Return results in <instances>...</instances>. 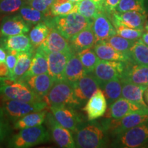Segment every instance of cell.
Masks as SVG:
<instances>
[{
    "label": "cell",
    "mask_w": 148,
    "mask_h": 148,
    "mask_svg": "<svg viewBox=\"0 0 148 148\" xmlns=\"http://www.w3.org/2000/svg\"><path fill=\"white\" fill-rule=\"evenodd\" d=\"M83 123L74 133L75 147L79 148L106 147L109 144L110 135L101 122L95 120Z\"/></svg>",
    "instance_id": "cell-1"
},
{
    "label": "cell",
    "mask_w": 148,
    "mask_h": 148,
    "mask_svg": "<svg viewBox=\"0 0 148 148\" xmlns=\"http://www.w3.org/2000/svg\"><path fill=\"white\" fill-rule=\"evenodd\" d=\"M44 22L49 27L57 29L64 38L69 40L92 23V21L78 12H73L66 15L55 16L52 17L48 16Z\"/></svg>",
    "instance_id": "cell-2"
},
{
    "label": "cell",
    "mask_w": 148,
    "mask_h": 148,
    "mask_svg": "<svg viewBox=\"0 0 148 148\" xmlns=\"http://www.w3.org/2000/svg\"><path fill=\"white\" fill-rule=\"evenodd\" d=\"M43 100L49 107L65 106L75 108L81 105L74 94L73 84L65 79L56 81Z\"/></svg>",
    "instance_id": "cell-3"
},
{
    "label": "cell",
    "mask_w": 148,
    "mask_h": 148,
    "mask_svg": "<svg viewBox=\"0 0 148 148\" xmlns=\"http://www.w3.org/2000/svg\"><path fill=\"white\" fill-rule=\"evenodd\" d=\"M51 136L45 127L37 125L21 129L11 138L8 146L14 148H27L38 144L46 143Z\"/></svg>",
    "instance_id": "cell-4"
},
{
    "label": "cell",
    "mask_w": 148,
    "mask_h": 148,
    "mask_svg": "<svg viewBox=\"0 0 148 148\" xmlns=\"http://www.w3.org/2000/svg\"><path fill=\"white\" fill-rule=\"evenodd\" d=\"M101 122L108 131L111 137H114L125 130L148 122V108L136 111L120 119L105 118Z\"/></svg>",
    "instance_id": "cell-5"
},
{
    "label": "cell",
    "mask_w": 148,
    "mask_h": 148,
    "mask_svg": "<svg viewBox=\"0 0 148 148\" xmlns=\"http://www.w3.org/2000/svg\"><path fill=\"white\" fill-rule=\"evenodd\" d=\"M111 147L136 148L148 144V122L132 127L114 136Z\"/></svg>",
    "instance_id": "cell-6"
},
{
    "label": "cell",
    "mask_w": 148,
    "mask_h": 148,
    "mask_svg": "<svg viewBox=\"0 0 148 148\" xmlns=\"http://www.w3.org/2000/svg\"><path fill=\"white\" fill-rule=\"evenodd\" d=\"M0 97L3 100H17L25 102H36L44 101L38 97L31 88L21 82H15L5 84L0 87Z\"/></svg>",
    "instance_id": "cell-7"
},
{
    "label": "cell",
    "mask_w": 148,
    "mask_h": 148,
    "mask_svg": "<svg viewBox=\"0 0 148 148\" xmlns=\"http://www.w3.org/2000/svg\"><path fill=\"white\" fill-rule=\"evenodd\" d=\"M48 105L45 101L36 102H25L17 100H5L3 103V110L12 121L15 122L22 116L30 112L47 108Z\"/></svg>",
    "instance_id": "cell-8"
},
{
    "label": "cell",
    "mask_w": 148,
    "mask_h": 148,
    "mask_svg": "<svg viewBox=\"0 0 148 148\" xmlns=\"http://www.w3.org/2000/svg\"><path fill=\"white\" fill-rule=\"evenodd\" d=\"M55 119L62 126L75 133L83 124V118L74 108L65 106L49 107Z\"/></svg>",
    "instance_id": "cell-9"
},
{
    "label": "cell",
    "mask_w": 148,
    "mask_h": 148,
    "mask_svg": "<svg viewBox=\"0 0 148 148\" xmlns=\"http://www.w3.org/2000/svg\"><path fill=\"white\" fill-rule=\"evenodd\" d=\"M125 68V62L100 60L92 73L101 85L114 79H120Z\"/></svg>",
    "instance_id": "cell-10"
},
{
    "label": "cell",
    "mask_w": 148,
    "mask_h": 148,
    "mask_svg": "<svg viewBox=\"0 0 148 148\" xmlns=\"http://www.w3.org/2000/svg\"><path fill=\"white\" fill-rule=\"evenodd\" d=\"M45 120L53 139L59 147L62 148L76 147L71 131L60 124L55 119L51 112L49 113L47 112Z\"/></svg>",
    "instance_id": "cell-11"
},
{
    "label": "cell",
    "mask_w": 148,
    "mask_h": 148,
    "mask_svg": "<svg viewBox=\"0 0 148 148\" xmlns=\"http://www.w3.org/2000/svg\"><path fill=\"white\" fill-rule=\"evenodd\" d=\"M74 94L81 104H83L100 89V83L92 73H86L84 76L73 84Z\"/></svg>",
    "instance_id": "cell-12"
},
{
    "label": "cell",
    "mask_w": 148,
    "mask_h": 148,
    "mask_svg": "<svg viewBox=\"0 0 148 148\" xmlns=\"http://www.w3.org/2000/svg\"><path fill=\"white\" fill-rule=\"evenodd\" d=\"M147 17V14L140 13L137 11H126L123 12H115L108 18L114 27L123 25L131 28L143 30Z\"/></svg>",
    "instance_id": "cell-13"
},
{
    "label": "cell",
    "mask_w": 148,
    "mask_h": 148,
    "mask_svg": "<svg viewBox=\"0 0 148 148\" xmlns=\"http://www.w3.org/2000/svg\"><path fill=\"white\" fill-rule=\"evenodd\" d=\"M120 79L148 87V65L134 63L132 60L125 62V68Z\"/></svg>",
    "instance_id": "cell-14"
},
{
    "label": "cell",
    "mask_w": 148,
    "mask_h": 148,
    "mask_svg": "<svg viewBox=\"0 0 148 148\" xmlns=\"http://www.w3.org/2000/svg\"><path fill=\"white\" fill-rule=\"evenodd\" d=\"M38 48L46 54L49 52L73 53L69 40L62 36L57 29L50 27L49 34L47 38Z\"/></svg>",
    "instance_id": "cell-15"
},
{
    "label": "cell",
    "mask_w": 148,
    "mask_h": 148,
    "mask_svg": "<svg viewBox=\"0 0 148 148\" xmlns=\"http://www.w3.org/2000/svg\"><path fill=\"white\" fill-rule=\"evenodd\" d=\"M144 108H148L121 97L109 105L103 116L108 119H120L127 114Z\"/></svg>",
    "instance_id": "cell-16"
},
{
    "label": "cell",
    "mask_w": 148,
    "mask_h": 148,
    "mask_svg": "<svg viewBox=\"0 0 148 148\" xmlns=\"http://www.w3.org/2000/svg\"><path fill=\"white\" fill-rule=\"evenodd\" d=\"M91 28L95 37L96 43L106 41L111 36L116 34L113 24L104 12H101L92 20Z\"/></svg>",
    "instance_id": "cell-17"
},
{
    "label": "cell",
    "mask_w": 148,
    "mask_h": 148,
    "mask_svg": "<svg viewBox=\"0 0 148 148\" xmlns=\"http://www.w3.org/2000/svg\"><path fill=\"white\" fill-rule=\"evenodd\" d=\"M107 101L102 90L99 89L88 99L83 110L86 112L88 121L101 118L107 109Z\"/></svg>",
    "instance_id": "cell-18"
},
{
    "label": "cell",
    "mask_w": 148,
    "mask_h": 148,
    "mask_svg": "<svg viewBox=\"0 0 148 148\" xmlns=\"http://www.w3.org/2000/svg\"><path fill=\"white\" fill-rule=\"evenodd\" d=\"M74 53V52H73ZM73 53L49 52L47 54L48 73L56 81L64 79V69L70 56Z\"/></svg>",
    "instance_id": "cell-19"
},
{
    "label": "cell",
    "mask_w": 148,
    "mask_h": 148,
    "mask_svg": "<svg viewBox=\"0 0 148 148\" xmlns=\"http://www.w3.org/2000/svg\"><path fill=\"white\" fill-rule=\"evenodd\" d=\"M30 24L27 23L18 15L6 16L2 20L0 26V34L2 36H11L28 32Z\"/></svg>",
    "instance_id": "cell-20"
},
{
    "label": "cell",
    "mask_w": 148,
    "mask_h": 148,
    "mask_svg": "<svg viewBox=\"0 0 148 148\" xmlns=\"http://www.w3.org/2000/svg\"><path fill=\"white\" fill-rule=\"evenodd\" d=\"M54 82V79L48 73L34 75L26 80L27 86L42 99L47 95Z\"/></svg>",
    "instance_id": "cell-21"
},
{
    "label": "cell",
    "mask_w": 148,
    "mask_h": 148,
    "mask_svg": "<svg viewBox=\"0 0 148 148\" xmlns=\"http://www.w3.org/2000/svg\"><path fill=\"white\" fill-rule=\"evenodd\" d=\"M93 49L100 60L121 62H127L130 60L128 53L116 50L106 41L95 43L93 46Z\"/></svg>",
    "instance_id": "cell-22"
},
{
    "label": "cell",
    "mask_w": 148,
    "mask_h": 148,
    "mask_svg": "<svg viewBox=\"0 0 148 148\" xmlns=\"http://www.w3.org/2000/svg\"><path fill=\"white\" fill-rule=\"evenodd\" d=\"M69 42L72 50L76 53L88 48L93 47L96 42L91 25L77 33L69 40Z\"/></svg>",
    "instance_id": "cell-23"
},
{
    "label": "cell",
    "mask_w": 148,
    "mask_h": 148,
    "mask_svg": "<svg viewBox=\"0 0 148 148\" xmlns=\"http://www.w3.org/2000/svg\"><path fill=\"white\" fill-rule=\"evenodd\" d=\"M86 73H87L79 60L77 53H72L66 62L64 72V79L73 84Z\"/></svg>",
    "instance_id": "cell-24"
},
{
    "label": "cell",
    "mask_w": 148,
    "mask_h": 148,
    "mask_svg": "<svg viewBox=\"0 0 148 148\" xmlns=\"http://www.w3.org/2000/svg\"><path fill=\"white\" fill-rule=\"evenodd\" d=\"M1 44L7 51L16 50L18 52H22L33 50V45L29 37L25 34L4 36L1 40Z\"/></svg>",
    "instance_id": "cell-25"
},
{
    "label": "cell",
    "mask_w": 148,
    "mask_h": 148,
    "mask_svg": "<svg viewBox=\"0 0 148 148\" xmlns=\"http://www.w3.org/2000/svg\"><path fill=\"white\" fill-rule=\"evenodd\" d=\"M47 73H48L47 54L39 48H37L36 53L32 58L29 69L18 82H22L26 81L27 79L34 75Z\"/></svg>",
    "instance_id": "cell-26"
},
{
    "label": "cell",
    "mask_w": 148,
    "mask_h": 148,
    "mask_svg": "<svg viewBox=\"0 0 148 148\" xmlns=\"http://www.w3.org/2000/svg\"><path fill=\"white\" fill-rule=\"evenodd\" d=\"M121 97L144 107L148 108L143 99V93L147 87L133 84V83L121 81Z\"/></svg>",
    "instance_id": "cell-27"
},
{
    "label": "cell",
    "mask_w": 148,
    "mask_h": 148,
    "mask_svg": "<svg viewBox=\"0 0 148 148\" xmlns=\"http://www.w3.org/2000/svg\"><path fill=\"white\" fill-rule=\"evenodd\" d=\"M33 58V50L30 51L19 52L17 56V61L14 66L13 72L9 79L14 82H18L20 79L28 71Z\"/></svg>",
    "instance_id": "cell-28"
},
{
    "label": "cell",
    "mask_w": 148,
    "mask_h": 148,
    "mask_svg": "<svg viewBox=\"0 0 148 148\" xmlns=\"http://www.w3.org/2000/svg\"><path fill=\"white\" fill-rule=\"evenodd\" d=\"M48 111L47 109L30 112L26 115L22 116L14 123V128L21 130L26 127H34L40 125L45 121Z\"/></svg>",
    "instance_id": "cell-29"
},
{
    "label": "cell",
    "mask_w": 148,
    "mask_h": 148,
    "mask_svg": "<svg viewBox=\"0 0 148 148\" xmlns=\"http://www.w3.org/2000/svg\"><path fill=\"white\" fill-rule=\"evenodd\" d=\"M130 60L134 63L148 65V45L141 38L134 42L128 51Z\"/></svg>",
    "instance_id": "cell-30"
},
{
    "label": "cell",
    "mask_w": 148,
    "mask_h": 148,
    "mask_svg": "<svg viewBox=\"0 0 148 148\" xmlns=\"http://www.w3.org/2000/svg\"><path fill=\"white\" fill-rule=\"evenodd\" d=\"M100 88L104 94L108 105L121 97L122 82L120 79H111L103 82Z\"/></svg>",
    "instance_id": "cell-31"
},
{
    "label": "cell",
    "mask_w": 148,
    "mask_h": 148,
    "mask_svg": "<svg viewBox=\"0 0 148 148\" xmlns=\"http://www.w3.org/2000/svg\"><path fill=\"white\" fill-rule=\"evenodd\" d=\"M126 11H137L147 14V0H120L115 12H123Z\"/></svg>",
    "instance_id": "cell-32"
},
{
    "label": "cell",
    "mask_w": 148,
    "mask_h": 148,
    "mask_svg": "<svg viewBox=\"0 0 148 148\" xmlns=\"http://www.w3.org/2000/svg\"><path fill=\"white\" fill-rule=\"evenodd\" d=\"M19 14L24 21L30 25L44 21L48 16L47 14L36 10L27 3H25L20 8Z\"/></svg>",
    "instance_id": "cell-33"
},
{
    "label": "cell",
    "mask_w": 148,
    "mask_h": 148,
    "mask_svg": "<svg viewBox=\"0 0 148 148\" xmlns=\"http://www.w3.org/2000/svg\"><path fill=\"white\" fill-rule=\"evenodd\" d=\"M50 27L44 21H41L36 24L29 34L33 47H38L45 41L49 34Z\"/></svg>",
    "instance_id": "cell-34"
},
{
    "label": "cell",
    "mask_w": 148,
    "mask_h": 148,
    "mask_svg": "<svg viewBox=\"0 0 148 148\" xmlns=\"http://www.w3.org/2000/svg\"><path fill=\"white\" fill-rule=\"evenodd\" d=\"M49 12L52 16H64L77 12V3H72L69 0H55Z\"/></svg>",
    "instance_id": "cell-35"
},
{
    "label": "cell",
    "mask_w": 148,
    "mask_h": 148,
    "mask_svg": "<svg viewBox=\"0 0 148 148\" xmlns=\"http://www.w3.org/2000/svg\"><path fill=\"white\" fill-rule=\"evenodd\" d=\"M77 55L86 73H92L95 66L100 61V59L96 54L92 47L84 49L77 53Z\"/></svg>",
    "instance_id": "cell-36"
},
{
    "label": "cell",
    "mask_w": 148,
    "mask_h": 148,
    "mask_svg": "<svg viewBox=\"0 0 148 148\" xmlns=\"http://www.w3.org/2000/svg\"><path fill=\"white\" fill-rule=\"evenodd\" d=\"M101 11L92 0H80L77 3V12L92 21Z\"/></svg>",
    "instance_id": "cell-37"
},
{
    "label": "cell",
    "mask_w": 148,
    "mask_h": 148,
    "mask_svg": "<svg viewBox=\"0 0 148 148\" xmlns=\"http://www.w3.org/2000/svg\"><path fill=\"white\" fill-rule=\"evenodd\" d=\"M136 40H132L123 38L118 34H115L108 38L106 42L109 45L114 47L116 50L123 53H128V51L131 47Z\"/></svg>",
    "instance_id": "cell-38"
},
{
    "label": "cell",
    "mask_w": 148,
    "mask_h": 148,
    "mask_svg": "<svg viewBox=\"0 0 148 148\" xmlns=\"http://www.w3.org/2000/svg\"><path fill=\"white\" fill-rule=\"evenodd\" d=\"M25 3L26 0H0V13H14L19 10Z\"/></svg>",
    "instance_id": "cell-39"
},
{
    "label": "cell",
    "mask_w": 148,
    "mask_h": 148,
    "mask_svg": "<svg viewBox=\"0 0 148 148\" xmlns=\"http://www.w3.org/2000/svg\"><path fill=\"white\" fill-rule=\"evenodd\" d=\"M115 29L116 34L132 40H137L141 38L143 32V30L131 28L123 25H118L115 27Z\"/></svg>",
    "instance_id": "cell-40"
},
{
    "label": "cell",
    "mask_w": 148,
    "mask_h": 148,
    "mask_svg": "<svg viewBox=\"0 0 148 148\" xmlns=\"http://www.w3.org/2000/svg\"><path fill=\"white\" fill-rule=\"evenodd\" d=\"M54 1L55 0H28L26 1V3L49 16L47 13L49 12L51 5Z\"/></svg>",
    "instance_id": "cell-41"
},
{
    "label": "cell",
    "mask_w": 148,
    "mask_h": 148,
    "mask_svg": "<svg viewBox=\"0 0 148 148\" xmlns=\"http://www.w3.org/2000/svg\"><path fill=\"white\" fill-rule=\"evenodd\" d=\"M18 51L16 50H9L7 53L6 59H5V63L8 66L9 70V75L8 77H10L13 72L14 68L17 61V56L18 54Z\"/></svg>",
    "instance_id": "cell-42"
},
{
    "label": "cell",
    "mask_w": 148,
    "mask_h": 148,
    "mask_svg": "<svg viewBox=\"0 0 148 148\" xmlns=\"http://www.w3.org/2000/svg\"><path fill=\"white\" fill-rule=\"evenodd\" d=\"M119 1L120 0H105L103 7V12L109 17L112 13L115 12Z\"/></svg>",
    "instance_id": "cell-43"
},
{
    "label": "cell",
    "mask_w": 148,
    "mask_h": 148,
    "mask_svg": "<svg viewBox=\"0 0 148 148\" xmlns=\"http://www.w3.org/2000/svg\"><path fill=\"white\" fill-rule=\"evenodd\" d=\"M2 108H0V143L6 137L8 133V126L4 118V114Z\"/></svg>",
    "instance_id": "cell-44"
},
{
    "label": "cell",
    "mask_w": 148,
    "mask_h": 148,
    "mask_svg": "<svg viewBox=\"0 0 148 148\" xmlns=\"http://www.w3.org/2000/svg\"><path fill=\"white\" fill-rule=\"evenodd\" d=\"M9 75V70L6 63L5 62H0V76L8 77Z\"/></svg>",
    "instance_id": "cell-45"
},
{
    "label": "cell",
    "mask_w": 148,
    "mask_h": 148,
    "mask_svg": "<svg viewBox=\"0 0 148 148\" xmlns=\"http://www.w3.org/2000/svg\"><path fill=\"white\" fill-rule=\"evenodd\" d=\"M14 81L11 80V79H9L8 77H5L0 76V87L3 86V85H5V84H11V83H12Z\"/></svg>",
    "instance_id": "cell-46"
},
{
    "label": "cell",
    "mask_w": 148,
    "mask_h": 148,
    "mask_svg": "<svg viewBox=\"0 0 148 148\" xmlns=\"http://www.w3.org/2000/svg\"><path fill=\"white\" fill-rule=\"evenodd\" d=\"M7 56V52L3 47H0V62H5Z\"/></svg>",
    "instance_id": "cell-47"
},
{
    "label": "cell",
    "mask_w": 148,
    "mask_h": 148,
    "mask_svg": "<svg viewBox=\"0 0 148 148\" xmlns=\"http://www.w3.org/2000/svg\"><path fill=\"white\" fill-rule=\"evenodd\" d=\"M92 1H93L94 2L98 5V7H99V9H100L101 12H103V3H104L105 0H92Z\"/></svg>",
    "instance_id": "cell-48"
},
{
    "label": "cell",
    "mask_w": 148,
    "mask_h": 148,
    "mask_svg": "<svg viewBox=\"0 0 148 148\" xmlns=\"http://www.w3.org/2000/svg\"><path fill=\"white\" fill-rule=\"evenodd\" d=\"M141 40L145 42L146 45H148V32L145 33H143L141 36Z\"/></svg>",
    "instance_id": "cell-49"
},
{
    "label": "cell",
    "mask_w": 148,
    "mask_h": 148,
    "mask_svg": "<svg viewBox=\"0 0 148 148\" xmlns=\"http://www.w3.org/2000/svg\"><path fill=\"white\" fill-rule=\"evenodd\" d=\"M145 99L146 102H147L148 104V87L146 88V90H145Z\"/></svg>",
    "instance_id": "cell-50"
},
{
    "label": "cell",
    "mask_w": 148,
    "mask_h": 148,
    "mask_svg": "<svg viewBox=\"0 0 148 148\" xmlns=\"http://www.w3.org/2000/svg\"><path fill=\"white\" fill-rule=\"evenodd\" d=\"M144 28H145L148 32V21H145V25H144Z\"/></svg>",
    "instance_id": "cell-51"
},
{
    "label": "cell",
    "mask_w": 148,
    "mask_h": 148,
    "mask_svg": "<svg viewBox=\"0 0 148 148\" xmlns=\"http://www.w3.org/2000/svg\"><path fill=\"white\" fill-rule=\"evenodd\" d=\"M70 1H71L72 3H77V2H79V1H80V0H69Z\"/></svg>",
    "instance_id": "cell-52"
},
{
    "label": "cell",
    "mask_w": 148,
    "mask_h": 148,
    "mask_svg": "<svg viewBox=\"0 0 148 148\" xmlns=\"http://www.w3.org/2000/svg\"><path fill=\"white\" fill-rule=\"evenodd\" d=\"M26 1H28V0H26Z\"/></svg>",
    "instance_id": "cell-53"
}]
</instances>
